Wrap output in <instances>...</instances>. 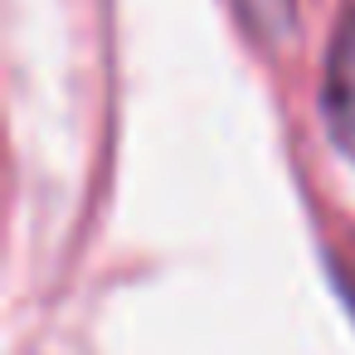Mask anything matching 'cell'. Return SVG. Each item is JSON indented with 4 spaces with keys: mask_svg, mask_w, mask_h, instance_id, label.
<instances>
[{
    "mask_svg": "<svg viewBox=\"0 0 355 355\" xmlns=\"http://www.w3.org/2000/svg\"><path fill=\"white\" fill-rule=\"evenodd\" d=\"M234 10L263 44H282L297 35V0H234Z\"/></svg>",
    "mask_w": 355,
    "mask_h": 355,
    "instance_id": "7a4b0ae2",
    "label": "cell"
},
{
    "mask_svg": "<svg viewBox=\"0 0 355 355\" xmlns=\"http://www.w3.org/2000/svg\"><path fill=\"white\" fill-rule=\"evenodd\" d=\"M326 268H331V277H336L340 302H345V306H350V316H355V263H350V258H340V253H326Z\"/></svg>",
    "mask_w": 355,
    "mask_h": 355,
    "instance_id": "3957f363",
    "label": "cell"
},
{
    "mask_svg": "<svg viewBox=\"0 0 355 355\" xmlns=\"http://www.w3.org/2000/svg\"><path fill=\"white\" fill-rule=\"evenodd\" d=\"M321 122L340 156L355 161V10L340 20L321 69Z\"/></svg>",
    "mask_w": 355,
    "mask_h": 355,
    "instance_id": "6da1fadb",
    "label": "cell"
}]
</instances>
